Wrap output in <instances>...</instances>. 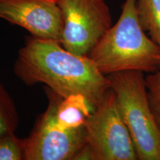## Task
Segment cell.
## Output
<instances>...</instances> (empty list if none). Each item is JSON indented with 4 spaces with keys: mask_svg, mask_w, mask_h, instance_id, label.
<instances>
[{
    "mask_svg": "<svg viewBox=\"0 0 160 160\" xmlns=\"http://www.w3.org/2000/svg\"><path fill=\"white\" fill-rule=\"evenodd\" d=\"M139 160H160V131L150 108L144 73L121 71L108 76Z\"/></svg>",
    "mask_w": 160,
    "mask_h": 160,
    "instance_id": "cell-3",
    "label": "cell"
},
{
    "mask_svg": "<svg viewBox=\"0 0 160 160\" xmlns=\"http://www.w3.org/2000/svg\"><path fill=\"white\" fill-rule=\"evenodd\" d=\"M0 19L34 37L61 42L63 19L57 0H0Z\"/></svg>",
    "mask_w": 160,
    "mask_h": 160,
    "instance_id": "cell-7",
    "label": "cell"
},
{
    "mask_svg": "<svg viewBox=\"0 0 160 160\" xmlns=\"http://www.w3.org/2000/svg\"><path fill=\"white\" fill-rule=\"evenodd\" d=\"M48 98L45 111L38 117L28 137L24 139V160H73L87 143L85 127L69 130L58 122L59 94L45 88Z\"/></svg>",
    "mask_w": 160,
    "mask_h": 160,
    "instance_id": "cell-5",
    "label": "cell"
},
{
    "mask_svg": "<svg viewBox=\"0 0 160 160\" xmlns=\"http://www.w3.org/2000/svg\"><path fill=\"white\" fill-rule=\"evenodd\" d=\"M24 139L14 133L0 137V160H24Z\"/></svg>",
    "mask_w": 160,
    "mask_h": 160,
    "instance_id": "cell-11",
    "label": "cell"
},
{
    "mask_svg": "<svg viewBox=\"0 0 160 160\" xmlns=\"http://www.w3.org/2000/svg\"><path fill=\"white\" fill-rule=\"evenodd\" d=\"M88 57L104 75L121 71L155 72L160 65V47L140 24L136 0H125L121 15Z\"/></svg>",
    "mask_w": 160,
    "mask_h": 160,
    "instance_id": "cell-2",
    "label": "cell"
},
{
    "mask_svg": "<svg viewBox=\"0 0 160 160\" xmlns=\"http://www.w3.org/2000/svg\"><path fill=\"white\" fill-rule=\"evenodd\" d=\"M63 28L60 44L68 51L88 56L112 26L109 7L104 0H57Z\"/></svg>",
    "mask_w": 160,
    "mask_h": 160,
    "instance_id": "cell-6",
    "label": "cell"
},
{
    "mask_svg": "<svg viewBox=\"0 0 160 160\" xmlns=\"http://www.w3.org/2000/svg\"><path fill=\"white\" fill-rule=\"evenodd\" d=\"M85 130L94 160H138L133 139L111 88L87 118Z\"/></svg>",
    "mask_w": 160,
    "mask_h": 160,
    "instance_id": "cell-4",
    "label": "cell"
},
{
    "mask_svg": "<svg viewBox=\"0 0 160 160\" xmlns=\"http://www.w3.org/2000/svg\"><path fill=\"white\" fill-rule=\"evenodd\" d=\"M136 4L143 30L160 47V0H136Z\"/></svg>",
    "mask_w": 160,
    "mask_h": 160,
    "instance_id": "cell-8",
    "label": "cell"
},
{
    "mask_svg": "<svg viewBox=\"0 0 160 160\" xmlns=\"http://www.w3.org/2000/svg\"><path fill=\"white\" fill-rule=\"evenodd\" d=\"M16 77L28 86L45 84L62 97L82 96L94 111L111 88V81L88 56L75 54L59 42L26 37L13 65Z\"/></svg>",
    "mask_w": 160,
    "mask_h": 160,
    "instance_id": "cell-1",
    "label": "cell"
},
{
    "mask_svg": "<svg viewBox=\"0 0 160 160\" xmlns=\"http://www.w3.org/2000/svg\"><path fill=\"white\" fill-rule=\"evenodd\" d=\"M73 160H94L93 153L87 143L77 152Z\"/></svg>",
    "mask_w": 160,
    "mask_h": 160,
    "instance_id": "cell-12",
    "label": "cell"
},
{
    "mask_svg": "<svg viewBox=\"0 0 160 160\" xmlns=\"http://www.w3.org/2000/svg\"><path fill=\"white\" fill-rule=\"evenodd\" d=\"M19 121L14 101L0 82V137L14 133L19 125Z\"/></svg>",
    "mask_w": 160,
    "mask_h": 160,
    "instance_id": "cell-9",
    "label": "cell"
},
{
    "mask_svg": "<svg viewBox=\"0 0 160 160\" xmlns=\"http://www.w3.org/2000/svg\"><path fill=\"white\" fill-rule=\"evenodd\" d=\"M145 83L150 108L160 131V65L155 72L146 75Z\"/></svg>",
    "mask_w": 160,
    "mask_h": 160,
    "instance_id": "cell-10",
    "label": "cell"
}]
</instances>
